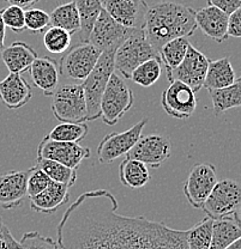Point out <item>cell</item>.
Returning a JSON list of instances; mask_svg holds the SVG:
<instances>
[{"label":"cell","mask_w":241,"mask_h":249,"mask_svg":"<svg viewBox=\"0 0 241 249\" xmlns=\"http://www.w3.org/2000/svg\"><path fill=\"white\" fill-rule=\"evenodd\" d=\"M118 209L107 189L80 194L56 227L59 249H188L186 230L143 216H123Z\"/></svg>","instance_id":"6da1fadb"},{"label":"cell","mask_w":241,"mask_h":249,"mask_svg":"<svg viewBox=\"0 0 241 249\" xmlns=\"http://www.w3.org/2000/svg\"><path fill=\"white\" fill-rule=\"evenodd\" d=\"M144 9L141 28L157 52L168 41L190 37L197 29L196 10L188 5L160 1Z\"/></svg>","instance_id":"7a4b0ae2"},{"label":"cell","mask_w":241,"mask_h":249,"mask_svg":"<svg viewBox=\"0 0 241 249\" xmlns=\"http://www.w3.org/2000/svg\"><path fill=\"white\" fill-rule=\"evenodd\" d=\"M154 58L160 59L159 52L150 45L141 27L133 28L128 38L115 51L114 67L121 77L130 79L138 65Z\"/></svg>","instance_id":"3957f363"},{"label":"cell","mask_w":241,"mask_h":249,"mask_svg":"<svg viewBox=\"0 0 241 249\" xmlns=\"http://www.w3.org/2000/svg\"><path fill=\"white\" fill-rule=\"evenodd\" d=\"M114 54L115 51H105L88 77L83 80L82 88L87 102L88 121L100 118V102L106 85L112 74L115 72L114 67Z\"/></svg>","instance_id":"277c9868"},{"label":"cell","mask_w":241,"mask_h":249,"mask_svg":"<svg viewBox=\"0 0 241 249\" xmlns=\"http://www.w3.org/2000/svg\"><path fill=\"white\" fill-rule=\"evenodd\" d=\"M133 91L128 87L125 79L114 72L101 97L100 118L110 126L116 124L133 107Z\"/></svg>","instance_id":"5b68a950"},{"label":"cell","mask_w":241,"mask_h":249,"mask_svg":"<svg viewBox=\"0 0 241 249\" xmlns=\"http://www.w3.org/2000/svg\"><path fill=\"white\" fill-rule=\"evenodd\" d=\"M52 113L60 123L88 121L87 102L82 84L70 83L56 88L52 95Z\"/></svg>","instance_id":"8992f818"},{"label":"cell","mask_w":241,"mask_h":249,"mask_svg":"<svg viewBox=\"0 0 241 249\" xmlns=\"http://www.w3.org/2000/svg\"><path fill=\"white\" fill-rule=\"evenodd\" d=\"M241 188L238 181L225 178L217 181L204 201L202 210L211 219L239 214Z\"/></svg>","instance_id":"52a82bcc"},{"label":"cell","mask_w":241,"mask_h":249,"mask_svg":"<svg viewBox=\"0 0 241 249\" xmlns=\"http://www.w3.org/2000/svg\"><path fill=\"white\" fill-rule=\"evenodd\" d=\"M59 64L60 76L66 79L84 80L92 72L102 52L89 42H80L69 47Z\"/></svg>","instance_id":"ba28073f"},{"label":"cell","mask_w":241,"mask_h":249,"mask_svg":"<svg viewBox=\"0 0 241 249\" xmlns=\"http://www.w3.org/2000/svg\"><path fill=\"white\" fill-rule=\"evenodd\" d=\"M148 119H142L136 124L124 132H113L103 137L96 150L100 164H110L116 158L126 156L142 137Z\"/></svg>","instance_id":"9c48e42d"},{"label":"cell","mask_w":241,"mask_h":249,"mask_svg":"<svg viewBox=\"0 0 241 249\" xmlns=\"http://www.w3.org/2000/svg\"><path fill=\"white\" fill-rule=\"evenodd\" d=\"M209 62L205 54L190 45L183 61L167 76L168 80H180L187 84L194 92H198L203 88Z\"/></svg>","instance_id":"30bf717a"},{"label":"cell","mask_w":241,"mask_h":249,"mask_svg":"<svg viewBox=\"0 0 241 249\" xmlns=\"http://www.w3.org/2000/svg\"><path fill=\"white\" fill-rule=\"evenodd\" d=\"M216 182V168L210 163H199L191 169L184 183V196L191 206L194 209H202Z\"/></svg>","instance_id":"8fae6325"},{"label":"cell","mask_w":241,"mask_h":249,"mask_svg":"<svg viewBox=\"0 0 241 249\" xmlns=\"http://www.w3.org/2000/svg\"><path fill=\"white\" fill-rule=\"evenodd\" d=\"M37 157L56 160L66 167L78 170L83 160L90 157V150L83 147L78 142H59L46 136L38 144Z\"/></svg>","instance_id":"7c38bea8"},{"label":"cell","mask_w":241,"mask_h":249,"mask_svg":"<svg viewBox=\"0 0 241 249\" xmlns=\"http://www.w3.org/2000/svg\"><path fill=\"white\" fill-rule=\"evenodd\" d=\"M132 29L133 28H126L116 23L103 9L95 20L87 42L97 47L101 52L116 51L128 38Z\"/></svg>","instance_id":"4fadbf2b"},{"label":"cell","mask_w":241,"mask_h":249,"mask_svg":"<svg viewBox=\"0 0 241 249\" xmlns=\"http://www.w3.org/2000/svg\"><path fill=\"white\" fill-rule=\"evenodd\" d=\"M172 155V142L165 136L157 133L142 136L126 157L144 163L147 167L156 169Z\"/></svg>","instance_id":"5bb4252c"},{"label":"cell","mask_w":241,"mask_h":249,"mask_svg":"<svg viewBox=\"0 0 241 249\" xmlns=\"http://www.w3.org/2000/svg\"><path fill=\"white\" fill-rule=\"evenodd\" d=\"M161 105L163 110L175 119H188L197 109L196 92L185 83L173 80L162 92Z\"/></svg>","instance_id":"9a60e30c"},{"label":"cell","mask_w":241,"mask_h":249,"mask_svg":"<svg viewBox=\"0 0 241 249\" xmlns=\"http://www.w3.org/2000/svg\"><path fill=\"white\" fill-rule=\"evenodd\" d=\"M28 170H12L0 174V209L14 210L28 198Z\"/></svg>","instance_id":"2e32d148"},{"label":"cell","mask_w":241,"mask_h":249,"mask_svg":"<svg viewBox=\"0 0 241 249\" xmlns=\"http://www.w3.org/2000/svg\"><path fill=\"white\" fill-rule=\"evenodd\" d=\"M33 97V89L20 74L10 73L0 82V101L9 109L24 107Z\"/></svg>","instance_id":"e0dca14e"},{"label":"cell","mask_w":241,"mask_h":249,"mask_svg":"<svg viewBox=\"0 0 241 249\" xmlns=\"http://www.w3.org/2000/svg\"><path fill=\"white\" fill-rule=\"evenodd\" d=\"M30 78L33 84L36 88L41 89L45 96H52L59 87V78L60 71L59 65L54 59L48 56H41L36 58L29 67Z\"/></svg>","instance_id":"ac0fdd59"},{"label":"cell","mask_w":241,"mask_h":249,"mask_svg":"<svg viewBox=\"0 0 241 249\" xmlns=\"http://www.w3.org/2000/svg\"><path fill=\"white\" fill-rule=\"evenodd\" d=\"M196 24L206 36L222 43L228 40V14L214 6H205L196 11Z\"/></svg>","instance_id":"d6986e66"},{"label":"cell","mask_w":241,"mask_h":249,"mask_svg":"<svg viewBox=\"0 0 241 249\" xmlns=\"http://www.w3.org/2000/svg\"><path fill=\"white\" fill-rule=\"evenodd\" d=\"M30 207L38 213L51 214L58 211L61 206L70 200V187L63 183L51 181L48 186L37 196H32Z\"/></svg>","instance_id":"ffe728a7"},{"label":"cell","mask_w":241,"mask_h":249,"mask_svg":"<svg viewBox=\"0 0 241 249\" xmlns=\"http://www.w3.org/2000/svg\"><path fill=\"white\" fill-rule=\"evenodd\" d=\"M37 58V54L25 42L11 43L9 47H4L1 51V59L10 73L22 74L28 71L33 61Z\"/></svg>","instance_id":"44dd1931"},{"label":"cell","mask_w":241,"mask_h":249,"mask_svg":"<svg viewBox=\"0 0 241 249\" xmlns=\"http://www.w3.org/2000/svg\"><path fill=\"white\" fill-rule=\"evenodd\" d=\"M240 237V214L217 218L212 222L211 242L209 249H224Z\"/></svg>","instance_id":"7402d4cb"},{"label":"cell","mask_w":241,"mask_h":249,"mask_svg":"<svg viewBox=\"0 0 241 249\" xmlns=\"http://www.w3.org/2000/svg\"><path fill=\"white\" fill-rule=\"evenodd\" d=\"M237 79L232 62L228 58H222L209 62L203 88L208 90L221 89L232 85Z\"/></svg>","instance_id":"603a6c76"},{"label":"cell","mask_w":241,"mask_h":249,"mask_svg":"<svg viewBox=\"0 0 241 249\" xmlns=\"http://www.w3.org/2000/svg\"><path fill=\"white\" fill-rule=\"evenodd\" d=\"M119 178L123 186L138 189L149 183L150 173L144 163L126 157L119 165Z\"/></svg>","instance_id":"cb8c5ba5"},{"label":"cell","mask_w":241,"mask_h":249,"mask_svg":"<svg viewBox=\"0 0 241 249\" xmlns=\"http://www.w3.org/2000/svg\"><path fill=\"white\" fill-rule=\"evenodd\" d=\"M134 0H105L103 9L119 24L126 28H136L139 6Z\"/></svg>","instance_id":"d4e9b609"},{"label":"cell","mask_w":241,"mask_h":249,"mask_svg":"<svg viewBox=\"0 0 241 249\" xmlns=\"http://www.w3.org/2000/svg\"><path fill=\"white\" fill-rule=\"evenodd\" d=\"M209 95L212 101L214 114L221 115L233 108H239L241 105V79L238 78L232 85L221 89L209 90Z\"/></svg>","instance_id":"484cf974"},{"label":"cell","mask_w":241,"mask_h":249,"mask_svg":"<svg viewBox=\"0 0 241 249\" xmlns=\"http://www.w3.org/2000/svg\"><path fill=\"white\" fill-rule=\"evenodd\" d=\"M74 2L80 18V41L87 42L95 20L103 10L105 0H74Z\"/></svg>","instance_id":"4316f807"},{"label":"cell","mask_w":241,"mask_h":249,"mask_svg":"<svg viewBox=\"0 0 241 249\" xmlns=\"http://www.w3.org/2000/svg\"><path fill=\"white\" fill-rule=\"evenodd\" d=\"M49 25L66 30L70 35L79 33L80 18L74 1L59 5L49 14Z\"/></svg>","instance_id":"83f0119b"},{"label":"cell","mask_w":241,"mask_h":249,"mask_svg":"<svg viewBox=\"0 0 241 249\" xmlns=\"http://www.w3.org/2000/svg\"><path fill=\"white\" fill-rule=\"evenodd\" d=\"M190 45V41L186 37H178L172 41H168L159 49L161 64L165 65L167 76L183 61Z\"/></svg>","instance_id":"f1b7e54d"},{"label":"cell","mask_w":241,"mask_h":249,"mask_svg":"<svg viewBox=\"0 0 241 249\" xmlns=\"http://www.w3.org/2000/svg\"><path fill=\"white\" fill-rule=\"evenodd\" d=\"M36 167L45 171L46 175L54 182L63 183L67 187H72L77 181V170L66 167L56 160H47V158H36Z\"/></svg>","instance_id":"f546056e"},{"label":"cell","mask_w":241,"mask_h":249,"mask_svg":"<svg viewBox=\"0 0 241 249\" xmlns=\"http://www.w3.org/2000/svg\"><path fill=\"white\" fill-rule=\"evenodd\" d=\"M161 74H162L161 60L157 58H154L138 65L133 70L130 79H132V82L141 85V87L149 88L160 79Z\"/></svg>","instance_id":"4dcf8cb0"},{"label":"cell","mask_w":241,"mask_h":249,"mask_svg":"<svg viewBox=\"0 0 241 249\" xmlns=\"http://www.w3.org/2000/svg\"><path fill=\"white\" fill-rule=\"evenodd\" d=\"M212 222L214 219L206 217L186 230V242L188 249H209L211 242Z\"/></svg>","instance_id":"1f68e13d"},{"label":"cell","mask_w":241,"mask_h":249,"mask_svg":"<svg viewBox=\"0 0 241 249\" xmlns=\"http://www.w3.org/2000/svg\"><path fill=\"white\" fill-rule=\"evenodd\" d=\"M89 127L85 123H61L47 134L51 139L59 142H79L88 134Z\"/></svg>","instance_id":"d6a6232c"},{"label":"cell","mask_w":241,"mask_h":249,"mask_svg":"<svg viewBox=\"0 0 241 249\" xmlns=\"http://www.w3.org/2000/svg\"><path fill=\"white\" fill-rule=\"evenodd\" d=\"M43 45L53 54H63L71 45V35L66 30L49 25L43 35Z\"/></svg>","instance_id":"836d02e7"},{"label":"cell","mask_w":241,"mask_h":249,"mask_svg":"<svg viewBox=\"0 0 241 249\" xmlns=\"http://www.w3.org/2000/svg\"><path fill=\"white\" fill-rule=\"evenodd\" d=\"M18 249H59L56 240L41 235L37 231L25 232L18 241Z\"/></svg>","instance_id":"e575fe53"},{"label":"cell","mask_w":241,"mask_h":249,"mask_svg":"<svg viewBox=\"0 0 241 249\" xmlns=\"http://www.w3.org/2000/svg\"><path fill=\"white\" fill-rule=\"evenodd\" d=\"M2 22H4L6 29H10L15 33H22L25 30V20H24V9L15 5L5 7L2 11H0Z\"/></svg>","instance_id":"d590c367"},{"label":"cell","mask_w":241,"mask_h":249,"mask_svg":"<svg viewBox=\"0 0 241 249\" xmlns=\"http://www.w3.org/2000/svg\"><path fill=\"white\" fill-rule=\"evenodd\" d=\"M25 29L32 33H42L49 27V14L41 9H27L24 11Z\"/></svg>","instance_id":"8d00e7d4"},{"label":"cell","mask_w":241,"mask_h":249,"mask_svg":"<svg viewBox=\"0 0 241 249\" xmlns=\"http://www.w3.org/2000/svg\"><path fill=\"white\" fill-rule=\"evenodd\" d=\"M51 178L46 175L45 171H42L38 167H33L28 169L27 176V193L28 198L37 196L38 193L43 191L48 183L51 182Z\"/></svg>","instance_id":"74e56055"},{"label":"cell","mask_w":241,"mask_h":249,"mask_svg":"<svg viewBox=\"0 0 241 249\" xmlns=\"http://www.w3.org/2000/svg\"><path fill=\"white\" fill-rule=\"evenodd\" d=\"M227 35L228 37H241V9L235 10L234 12L228 15Z\"/></svg>","instance_id":"f35d334b"},{"label":"cell","mask_w":241,"mask_h":249,"mask_svg":"<svg viewBox=\"0 0 241 249\" xmlns=\"http://www.w3.org/2000/svg\"><path fill=\"white\" fill-rule=\"evenodd\" d=\"M206 4L208 6H214L229 15L240 9L241 0H206Z\"/></svg>","instance_id":"ab89813d"},{"label":"cell","mask_w":241,"mask_h":249,"mask_svg":"<svg viewBox=\"0 0 241 249\" xmlns=\"http://www.w3.org/2000/svg\"><path fill=\"white\" fill-rule=\"evenodd\" d=\"M6 2H9L10 5H15V6H19L22 9H29L34 4L38 2L40 0H5Z\"/></svg>","instance_id":"60d3db41"},{"label":"cell","mask_w":241,"mask_h":249,"mask_svg":"<svg viewBox=\"0 0 241 249\" xmlns=\"http://www.w3.org/2000/svg\"><path fill=\"white\" fill-rule=\"evenodd\" d=\"M9 238H14V236L10 231L9 227L5 224L2 218L0 217V240H9Z\"/></svg>","instance_id":"b9f144b4"},{"label":"cell","mask_w":241,"mask_h":249,"mask_svg":"<svg viewBox=\"0 0 241 249\" xmlns=\"http://www.w3.org/2000/svg\"><path fill=\"white\" fill-rule=\"evenodd\" d=\"M0 249H18V241L15 237L0 240Z\"/></svg>","instance_id":"7bdbcfd3"},{"label":"cell","mask_w":241,"mask_h":249,"mask_svg":"<svg viewBox=\"0 0 241 249\" xmlns=\"http://www.w3.org/2000/svg\"><path fill=\"white\" fill-rule=\"evenodd\" d=\"M5 36H6V27H5L4 22H2L1 15H0V52H1L5 47Z\"/></svg>","instance_id":"ee69618b"},{"label":"cell","mask_w":241,"mask_h":249,"mask_svg":"<svg viewBox=\"0 0 241 249\" xmlns=\"http://www.w3.org/2000/svg\"><path fill=\"white\" fill-rule=\"evenodd\" d=\"M224 249H241V240L240 238H238V240H235L234 242L230 243L228 247H225Z\"/></svg>","instance_id":"f6af8a7d"},{"label":"cell","mask_w":241,"mask_h":249,"mask_svg":"<svg viewBox=\"0 0 241 249\" xmlns=\"http://www.w3.org/2000/svg\"><path fill=\"white\" fill-rule=\"evenodd\" d=\"M134 1H136V2H138V4H144V2H143V0H134Z\"/></svg>","instance_id":"bcb514c9"}]
</instances>
